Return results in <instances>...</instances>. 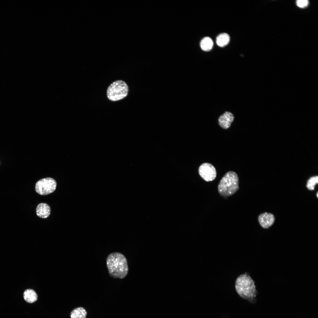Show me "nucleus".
Wrapping results in <instances>:
<instances>
[{
  "mask_svg": "<svg viewBox=\"0 0 318 318\" xmlns=\"http://www.w3.org/2000/svg\"><path fill=\"white\" fill-rule=\"evenodd\" d=\"M128 88L126 83L122 80L115 81L108 87L107 90L108 98L112 101L121 100L128 94Z\"/></svg>",
  "mask_w": 318,
  "mask_h": 318,
  "instance_id": "obj_4",
  "label": "nucleus"
},
{
  "mask_svg": "<svg viewBox=\"0 0 318 318\" xmlns=\"http://www.w3.org/2000/svg\"><path fill=\"white\" fill-rule=\"evenodd\" d=\"M236 290L242 298L247 300L252 304L256 302L258 292L255 282L248 273L241 274L236 278L235 284Z\"/></svg>",
  "mask_w": 318,
  "mask_h": 318,
  "instance_id": "obj_1",
  "label": "nucleus"
},
{
  "mask_svg": "<svg viewBox=\"0 0 318 318\" xmlns=\"http://www.w3.org/2000/svg\"><path fill=\"white\" fill-rule=\"evenodd\" d=\"M239 179L234 172H227L220 180L218 187V192L222 196H232L239 189Z\"/></svg>",
  "mask_w": 318,
  "mask_h": 318,
  "instance_id": "obj_3",
  "label": "nucleus"
},
{
  "mask_svg": "<svg viewBox=\"0 0 318 318\" xmlns=\"http://www.w3.org/2000/svg\"><path fill=\"white\" fill-rule=\"evenodd\" d=\"M318 183V178L317 176L312 177L311 178L307 181L306 187L309 190H314L315 186Z\"/></svg>",
  "mask_w": 318,
  "mask_h": 318,
  "instance_id": "obj_14",
  "label": "nucleus"
},
{
  "mask_svg": "<svg viewBox=\"0 0 318 318\" xmlns=\"http://www.w3.org/2000/svg\"><path fill=\"white\" fill-rule=\"evenodd\" d=\"M198 172L201 177L207 182L213 180L216 176L215 168L208 163H204L201 164L199 167Z\"/></svg>",
  "mask_w": 318,
  "mask_h": 318,
  "instance_id": "obj_6",
  "label": "nucleus"
},
{
  "mask_svg": "<svg viewBox=\"0 0 318 318\" xmlns=\"http://www.w3.org/2000/svg\"><path fill=\"white\" fill-rule=\"evenodd\" d=\"M50 208L49 206L45 203L39 204L36 208L37 215L39 217L46 218L48 217L50 213Z\"/></svg>",
  "mask_w": 318,
  "mask_h": 318,
  "instance_id": "obj_9",
  "label": "nucleus"
},
{
  "mask_svg": "<svg viewBox=\"0 0 318 318\" xmlns=\"http://www.w3.org/2000/svg\"><path fill=\"white\" fill-rule=\"evenodd\" d=\"M234 119L233 115L229 112H226L218 119L220 126L223 128L227 129L230 126Z\"/></svg>",
  "mask_w": 318,
  "mask_h": 318,
  "instance_id": "obj_8",
  "label": "nucleus"
},
{
  "mask_svg": "<svg viewBox=\"0 0 318 318\" xmlns=\"http://www.w3.org/2000/svg\"><path fill=\"white\" fill-rule=\"evenodd\" d=\"M230 41V37L228 34L226 33H223L219 34L217 37L216 43L220 47H223L227 45Z\"/></svg>",
  "mask_w": 318,
  "mask_h": 318,
  "instance_id": "obj_11",
  "label": "nucleus"
},
{
  "mask_svg": "<svg viewBox=\"0 0 318 318\" xmlns=\"http://www.w3.org/2000/svg\"><path fill=\"white\" fill-rule=\"evenodd\" d=\"M57 183L55 180L51 178L42 179L36 183L35 191L41 195H46L54 192L56 189Z\"/></svg>",
  "mask_w": 318,
  "mask_h": 318,
  "instance_id": "obj_5",
  "label": "nucleus"
},
{
  "mask_svg": "<svg viewBox=\"0 0 318 318\" xmlns=\"http://www.w3.org/2000/svg\"><path fill=\"white\" fill-rule=\"evenodd\" d=\"M23 297L25 301L29 303H33L35 302L38 298V296L36 292L34 290L31 289H27L24 291Z\"/></svg>",
  "mask_w": 318,
  "mask_h": 318,
  "instance_id": "obj_10",
  "label": "nucleus"
},
{
  "mask_svg": "<svg viewBox=\"0 0 318 318\" xmlns=\"http://www.w3.org/2000/svg\"><path fill=\"white\" fill-rule=\"evenodd\" d=\"M213 42L212 39L208 37L204 38L201 41L200 46L202 49L208 51L211 50L213 46Z\"/></svg>",
  "mask_w": 318,
  "mask_h": 318,
  "instance_id": "obj_13",
  "label": "nucleus"
},
{
  "mask_svg": "<svg viewBox=\"0 0 318 318\" xmlns=\"http://www.w3.org/2000/svg\"><path fill=\"white\" fill-rule=\"evenodd\" d=\"M275 219L273 214L266 212L261 214L258 218L260 225L264 228H268L271 226L274 223Z\"/></svg>",
  "mask_w": 318,
  "mask_h": 318,
  "instance_id": "obj_7",
  "label": "nucleus"
},
{
  "mask_svg": "<svg viewBox=\"0 0 318 318\" xmlns=\"http://www.w3.org/2000/svg\"><path fill=\"white\" fill-rule=\"evenodd\" d=\"M309 3V1L307 0H298L297 1V5L299 7L303 8L307 7Z\"/></svg>",
  "mask_w": 318,
  "mask_h": 318,
  "instance_id": "obj_15",
  "label": "nucleus"
},
{
  "mask_svg": "<svg viewBox=\"0 0 318 318\" xmlns=\"http://www.w3.org/2000/svg\"><path fill=\"white\" fill-rule=\"evenodd\" d=\"M107 265L110 276L114 278L122 279L127 274L128 268L125 257L122 254H110L107 259Z\"/></svg>",
  "mask_w": 318,
  "mask_h": 318,
  "instance_id": "obj_2",
  "label": "nucleus"
},
{
  "mask_svg": "<svg viewBox=\"0 0 318 318\" xmlns=\"http://www.w3.org/2000/svg\"><path fill=\"white\" fill-rule=\"evenodd\" d=\"M318 192H317V197H318Z\"/></svg>",
  "mask_w": 318,
  "mask_h": 318,
  "instance_id": "obj_16",
  "label": "nucleus"
},
{
  "mask_svg": "<svg viewBox=\"0 0 318 318\" xmlns=\"http://www.w3.org/2000/svg\"><path fill=\"white\" fill-rule=\"evenodd\" d=\"M87 315L86 310L82 307H79L74 309L71 312V318H85Z\"/></svg>",
  "mask_w": 318,
  "mask_h": 318,
  "instance_id": "obj_12",
  "label": "nucleus"
}]
</instances>
